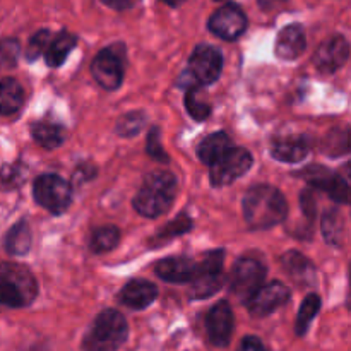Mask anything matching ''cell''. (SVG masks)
<instances>
[{
	"label": "cell",
	"instance_id": "obj_1",
	"mask_svg": "<svg viewBox=\"0 0 351 351\" xmlns=\"http://www.w3.org/2000/svg\"><path fill=\"white\" fill-rule=\"evenodd\" d=\"M287 215V201L281 192L271 185H256L243 197V216L252 230H266L280 225Z\"/></svg>",
	"mask_w": 351,
	"mask_h": 351
},
{
	"label": "cell",
	"instance_id": "obj_2",
	"mask_svg": "<svg viewBox=\"0 0 351 351\" xmlns=\"http://www.w3.org/2000/svg\"><path fill=\"white\" fill-rule=\"evenodd\" d=\"M177 195V178L168 171H154L147 175L143 187L134 197V208L146 218L165 215Z\"/></svg>",
	"mask_w": 351,
	"mask_h": 351
},
{
	"label": "cell",
	"instance_id": "obj_3",
	"mask_svg": "<svg viewBox=\"0 0 351 351\" xmlns=\"http://www.w3.org/2000/svg\"><path fill=\"white\" fill-rule=\"evenodd\" d=\"M129 326L120 312L108 308L95 319L82 339L84 351H117L125 343Z\"/></svg>",
	"mask_w": 351,
	"mask_h": 351
},
{
	"label": "cell",
	"instance_id": "obj_4",
	"mask_svg": "<svg viewBox=\"0 0 351 351\" xmlns=\"http://www.w3.org/2000/svg\"><path fill=\"white\" fill-rule=\"evenodd\" d=\"M38 285L29 269L21 264H0V305L19 308L36 298Z\"/></svg>",
	"mask_w": 351,
	"mask_h": 351
},
{
	"label": "cell",
	"instance_id": "obj_5",
	"mask_svg": "<svg viewBox=\"0 0 351 351\" xmlns=\"http://www.w3.org/2000/svg\"><path fill=\"white\" fill-rule=\"evenodd\" d=\"M223 69V55L218 48L201 45L194 50L189 67L185 71L187 77V89L197 88V86H208L218 81Z\"/></svg>",
	"mask_w": 351,
	"mask_h": 351
},
{
	"label": "cell",
	"instance_id": "obj_6",
	"mask_svg": "<svg viewBox=\"0 0 351 351\" xmlns=\"http://www.w3.org/2000/svg\"><path fill=\"white\" fill-rule=\"evenodd\" d=\"M223 259H225L223 250H213L202 257L201 263H197V271L194 280L191 281L192 298L201 300L219 291V288L223 287Z\"/></svg>",
	"mask_w": 351,
	"mask_h": 351
},
{
	"label": "cell",
	"instance_id": "obj_7",
	"mask_svg": "<svg viewBox=\"0 0 351 351\" xmlns=\"http://www.w3.org/2000/svg\"><path fill=\"white\" fill-rule=\"evenodd\" d=\"M33 195L41 208L53 215H62L71 204L72 189L58 175H41L34 182Z\"/></svg>",
	"mask_w": 351,
	"mask_h": 351
},
{
	"label": "cell",
	"instance_id": "obj_8",
	"mask_svg": "<svg viewBox=\"0 0 351 351\" xmlns=\"http://www.w3.org/2000/svg\"><path fill=\"white\" fill-rule=\"evenodd\" d=\"M264 278H266V267L263 266V263L257 259L243 257L235 264L232 278H230L232 293L239 300L247 304L257 293V290L263 287Z\"/></svg>",
	"mask_w": 351,
	"mask_h": 351
},
{
	"label": "cell",
	"instance_id": "obj_9",
	"mask_svg": "<svg viewBox=\"0 0 351 351\" xmlns=\"http://www.w3.org/2000/svg\"><path fill=\"white\" fill-rule=\"evenodd\" d=\"M252 154L247 149L240 147H230L215 165H211V185L213 187H226L233 184L237 178L245 175L252 168Z\"/></svg>",
	"mask_w": 351,
	"mask_h": 351
},
{
	"label": "cell",
	"instance_id": "obj_10",
	"mask_svg": "<svg viewBox=\"0 0 351 351\" xmlns=\"http://www.w3.org/2000/svg\"><path fill=\"white\" fill-rule=\"evenodd\" d=\"M300 177L311 184V189L326 191L331 195L332 201L338 204H348L350 201V187L348 182L339 175L332 173L331 170L324 167H307L300 171Z\"/></svg>",
	"mask_w": 351,
	"mask_h": 351
},
{
	"label": "cell",
	"instance_id": "obj_11",
	"mask_svg": "<svg viewBox=\"0 0 351 351\" xmlns=\"http://www.w3.org/2000/svg\"><path fill=\"white\" fill-rule=\"evenodd\" d=\"M209 29L216 36L223 40L233 41L242 36L243 31L247 29V17L243 10L235 3H226L219 7L209 19Z\"/></svg>",
	"mask_w": 351,
	"mask_h": 351
},
{
	"label": "cell",
	"instance_id": "obj_12",
	"mask_svg": "<svg viewBox=\"0 0 351 351\" xmlns=\"http://www.w3.org/2000/svg\"><path fill=\"white\" fill-rule=\"evenodd\" d=\"M91 74L95 81L101 88L113 91L122 84L123 77V64L122 57L108 48V50L99 51L91 64Z\"/></svg>",
	"mask_w": 351,
	"mask_h": 351
},
{
	"label": "cell",
	"instance_id": "obj_13",
	"mask_svg": "<svg viewBox=\"0 0 351 351\" xmlns=\"http://www.w3.org/2000/svg\"><path fill=\"white\" fill-rule=\"evenodd\" d=\"M290 300V290L281 281H271L261 287L257 293L247 302L249 312L256 317H266Z\"/></svg>",
	"mask_w": 351,
	"mask_h": 351
},
{
	"label": "cell",
	"instance_id": "obj_14",
	"mask_svg": "<svg viewBox=\"0 0 351 351\" xmlns=\"http://www.w3.org/2000/svg\"><path fill=\"white\" fill-rule=\"evenodd\" d=\"M206 329H208L209 341L213 345L218 348H225L228 345L233 332V314L228 302H218L209 311L208 317H206Z\"/></svg>",
	"mask_w": 351,
	"mask_h": 351
},
{
	"label": "cell",
	"instance_id": "obj_15",
	"mask_svg": "<svg viewBox=\"0 0 351 351\" xmlns=\"http://www.w3.org/2000/svg\"><path fill=\"white\" fill-rule=\"evenodd\" d=\"M350 55V45L346 38L332 36L317 48L314 55V64L322 74H332L343 67Z\"/></svg>",
	"mask_w": 351,
	"mask_h": 351
},
{
	"label": "cell",
	"instance_id": "obj_16",
	"mask_svg": "<svg viewBox=\"0 0 351 351\" xmlns=\"http://www.w3.org/2000/svg\"><path fill=\"white\" fill-rule=\"evenodd\" d=\"M197 271V263L189 257H168L156 266V274L168 283H187L192 281Z\"/></svg>",
	"mask_w": 351,
	"mask_h": 351
},
{
	"label": "cell",
	"instance_id": "obj_17",
	"mask_svg": "<svg viewBox=\"0 0 351 351\" xmlns=\"http://www.w3.org/2000/svg\"><path fill=\"white\" fill-rule=\"evenodd\" d=\"M307 47L305 31L300 24H290L280 31L276 40V55L283 60H295Z\"/></svg>",
	"mask_w": 351,
	"mask_h": 351
},
{
	"label": "cell",
	"instance_id": "obj_18",
	"mask_svg": "<svg viewBox=\"0 0 351 351\" xmlns=\"http://www.w3.org/2000/svg\"><path fill=\"white\" fill-rule=\"evenodd\" d=\"M158 297V290L153 283L144 280H132L120 291V302L134 311H143L149 307Z\"/></svg>",
	"mask_w": 351,
	"mask_h": 351
},
{
	"label": "cell",
	"instance_id": "obj_19",
	"mask_svg": "<svg viewBox=\"0 0 351 351\" xmlns=\"http://www.w3.org/2000/svg\"><path fill=\"white\" fill-rule=\"evenodd\" d=\"M311 146L305 137H288V139L276 141L271 147V154L274 160L283 163H300L307 158Z\"/></svg>",
	"mask_w": 351,
	"mask_h": 351
},
{
	"label": "cell",
	"instance_id": "obj_20",
	"mask_svg": "<svg viewBox=\"0 0 351 351\" xmlns=\"http://www.w3.org/2000/svg\"><path fill=\"white\" fill-rule=\"evenodd\" d=\"M75 43H77V38L74 34L67 33V31H62L58 33L53 40H50L47 50H45V58H47L48 67H58V65L64 64L65 58L69 57L72 50H74Z\"/></svg>",
	"mask_w": 351,
	"mask_h": 351
},
{
	"label": "cell",
	"instance_id": "obj_21",
	"mask_svg": "<svg viewBox=\"0 0 351 351\" xmlns=\"http://www.w3.org/2000/svg\"><path fill=\"white\" fill-rule=\"evenodd\" d=\"M232 147V141L226 136L225 132H216L211 134V136L206 137L201 144H199L197 156L202 163L206 165H215L226 151Z\"/></svg>",
	"mask_w": 351,
	"mask_h": 351
},
{
	"label": "cell",
	"instance_id": "obj_22",
	"mask_svg": "<svg viewBox=\"0 0 351 351\" xmlns=\"http://www.w3.org/2000/svg\"><path fill=\"white\" fill-rule=\"evenodd\" d=\"M24 101V93L14 79H0V115H14Z\"/></svg>",
	"mask_w": 351,
	"mask_h": 351
},
{
	"label": "cell",
	"instance_id": "obj_23",
	"mask_svg": "<svg viewBox=\"0 0 351 351\" xmlns=\"http://www.w3.org/2000/svg\"><path fill=\"white\" fill-rule=\"evenodd\" d=\"M281 264L285 266L287 273L293 278L298 283H312L315 278L314 266L308 263V259L305 256H302L300 252H287L281 257Z\"/></svg>",
	"mask_w": 351,
	"mask_h": 351
},
{
	"label": "cell",
	"instance_id": "obj_24",
	"mask_svg": "<svg viewBox=\"0 0 351 351\" xmlns=\"http://www.w3.org/2000/svg\"><path fill=\"white\" fill-rule=\"evenodd\" d=\"M33 139L45 149H55L64 143V129L57 123L38 122L31 127Z\"/></svg>",
	"mask_w": 351,
	"mask_h": 351
},
{
	"label": "cell",
	"instance_id": "obj_25",
	"mask_svg": "<svg viewBox=\"0 0 351 351\" xmlns=\"http://www.w3.org/2000/svg\"><path fill=\"white\" fill-rule=\"evenodd\" d=\"M31 247V230L26 221H19L5 237V250L12 256H24Z\"/></svg>",
	"mask_w": 351,
	"mask_h": 351
},
{
	"label": "cell",
	"instance_id": "obj_26",
	"mask_svg": "<svg viewBox=\"0 0 351 351\" xmlns=\"http://www.w3.org/2000/svg\"><path fill=\"white\" fill-rule=\"evenodd\" d=\"M120 232L117 226H101L96 228L91 235V250L95 254H105L115 249L119 245Z\"/></svg>",
	"mask_w": 351,
	"mask_h": 351
},
{
	"label": "cell",
	"instance_id": "obj_27",
	"mask_svg": "<svg viewBox=\"0 0 351 351\" xmlns=\"http://www.w3.org/2000/svg\"><path fill=\"white\" fill-rule=\"evenodd\" d=\"M319 308H321V298H319V295H308L304 300V304L300 305L297 321H295V332H297L298 336H304L305 332L308 331L312 321H314L315 315H317Z\"/></svg>",
	"mask_w": 351,
	"mask_h": 351
},
{
	"label": "cell",
	"instance_id": "obj_28",
	"mask_svg": "<svg viewBox=\"0 0 351 351\" xmlns=\"http://www.w3.org/2000/svg\"><path fill=\"white\" fill-rule=\"evenodd\" d=\"M322 233L328 243L335 247H341L343 239H345V223H343V216L338 211L326 213L324 219H322Z\"/></svg>",
	"mask_w": 351,
	"mask_h": 351
},
{
	"label": "cell",
	"instance_id": "obj_29",
	"mask_svg": "<svg viewBox=\"0 0 351 351\" xmlns=\"http://www.w3.org/2000/svg\"><path fill=\"white\" fill-rule=\"evenodd\" d=\"M144 123H146V117H144V113L143 112H132V113H127V115L120 117V119L117 120L115 130L119 132V136L132 137L143 130Z\"/></svg>",
	"mask_w": 351,
	"mask_h": 351
},
{
	"label": "cell",
	"instance_id": "obj_30",
	"mask_svg": "<svg viewBox=\"0 0 351 351\" xmlns=\"http://www.w3.org/2000/svg\"><path fill=\"white\" fill-rule=\"evenodd\" d=\"M185 108H187L189 115H191L194 120H199V122H202V120H206L209 115H211V106H209V103L202 101V98L199 96L197 89L195 88L187 89V96H185Z\"/></svg>",
	"mask_w": 351,
	"mask_h": 351
},
{
	"label": "cell",
	"instance_id": "obj_31",
	"mask_svg": "<svg viewBox=\"0 0 351 351\" xmlns=\"http://www.w3.org/2000/svg\"><path fill=\"white\" fill-rule=\"evenodd\" d=\"M191 226H192L191 218H189V216H185V215H180L177 219H175V221L168 223V225L165 226V228L161 230L160 233H158L156 240H158V242L171 240V239H175V237L182 235V233L189 232V230H191Z\"/></svg>",
	"mask_w": 351,
	"mask_h": 351
},
{
	"label": "cell",
	"instance_id": "obj_32",
	"mask_svg": "<svg viewBox=\"0 0 351 351\" xmlns=\"http://www.w3.org/2000/svg\"><path fill=\"white\" fill-rule=\"evenodd\" d=\"M50 40H51L50 31L47 29L38 31V33L29 40V45H27V50H26L27 60H34V58L40 57V55L47 50Z\"/></svg>",
	"mask_w": 351,
	"mask_h": 351
},
{
	"label": "cell",
	"instance_id": "obj_33",
	"mask_svg": "<svg viewBox=\"0 0 351 351\" xmlns=\"http://www.w3.org/2000/svg\"><path fill=\"white\" fill-rule=\"evenodd\" d=\"M19 57V45L14 40L0 41V71L10 69Z\"/></svg>",
	"mask_w": 351,
	"mask_h": 351
},
{
	"label": "cell",
	"instance_id": "obj_34",
	"mask_svg": "<svg viewBox=\"0 0 351 351\" xmlns=\"http://www.w3.org/2000/svg\"><path fill=\"white\" fill-rule=\"evenodd\" d=\"M146 149H147V153H149L153 158H156V160H163V161L168 160L167 153H165L163 146H161V143H160V130H158L156 127H154V129H151L149 136H147Z\"/></svg>",
	"mask_w": 351,
	"mask_h": 351
},
{
	"label": "cell",
	"instance_id": "obj_35",
	"mask_svg": "<svg viewBox=\"0 0 351 351\" xmlns=\"http://www.w3.org/2000/svg\"><path fill=\"white\" fill-rule=\"evenodd\" d=\"M332 141V144H328V151H332V156H341V154L348 153V132H332L329 136V143Z\"/></svg>",
	"mask_w": 351,
	"mask_h": 351
},
{
	"label": "cell",
	"instance_id": "obj_36",
	"mask_svg": "<svg viewBox=\"0 0 351 351\" xmlns=\"http://www.w3.org/2000/svg\"><path fill=\"white\" fill-rule=\"evenodd\" d=\"M302 209H304L305 215L308 216V219L314 218L315 199H314V194H312L311 189H307V192H304V195H302Z\"/></svg>",
	"mask_w": 351,
	"mask_h": 351
},
{
	"label": "cell",
	"instance_id": "obj_37",
	"mask_svg": "<svg viewBox=\"0 0 351 351\" xmlns=\"http://www.w3.org/2000/svg\"><path fill=\"white\" fill-rule=\"evenodd\" d=\"M239 351H267L266 346L261 343V339L254 338V336H247L243 338V341L240 343Z\"/></svg>",
	"mask_w": 351,
	"mask_h": 351
},
{
	"label": "cell",
	"instance_id": "obj_38",
	"mask_svg": "<svg viewBox=\"0 0 351 351\" xmlns=\"http://www.w3.org/2000/svg\"><path fill=\"white\" fill-rule=\"evenodd\" d=\"M108 7L117 10H123V9H129V7L134 5V0H103Z\"/></svg>",
	"mask_w": 351,
	"mask_h": 351
},
{
	"label": "cell",
	"instance_id": "obj_39",
	"mask_svg": "<svg viewBox=\"0 0 351 351\" xmlns=\"http://www.w3.org/2000/svg\"><path fill=\"white\" fill-rule=\"evenodd\" d=\"M285 2H287V0H259V5H261V9H264V10H273Z\"/></svg>",
	"mask_w": 351,
	"mask_h": 351
},
{
	"label": "cell",
	"instance_id": "obj_40",
	"mask_svg": "<svg viewBox=\"0 0 351 351\" xmlns=\"http://www.w3.org/2000/svg\"><path fill=\"white\" fill-rule=\"evenodd\" d=\"M163 2L168 3V5H171V7H177V5H180L184 0H163Z\"/></svg>",
	"mask_w": 351,
	"mask_h": 351
}]
</instances>
